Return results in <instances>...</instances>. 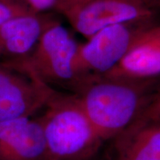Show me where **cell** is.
<instances>
[{
    "label": "cell",
    "mask_w": 160,
    "mask_h": 160,
    "mask_svg": "<svg viewBox=\"0 0 160 160\" xmlns=\"http://www.w3.org/2000/svg\"><path fill=\"white\" fill-rule=\"evenodd\" d=\"M160 90V77H97L77 92L82 107L103 141L112 139L143 113Z\"/></svg>",
    "instance_id": "1"
},
{
    "label": "cell",
    "mask_w": 160,
    "mask_h": 160,
    "mask_svg": "<svg viewBox=\"0 0 160 160\" xmlns=\"http://www.w3.org/2000/svg\"><path fill=\"white\" fill-rule=\"evenodd\" d=\"M41 122L47 145L46 160H88L101 147L99 137L79 97L57 92Z\"/></svg>",
    "instance_id": "2"
},
{
    "label": "cell",
    "mask_w": 160,
    "mask_h": 160,
    "mask_svg": "<svg viewBox=\"0 0 160 160\" xmlns=\"http://www.w3.org/2000/svg\"><path fill=\"white\" fill-rule=\"evenodd\" d=\"M155 18L108 26L79 44L73 60L77 91L86 82L103 76L123 59L142 33L155 25Z\"/></svg>",
    "instance_id": "3"
},
{
    "label": "cell",
    "mask_w": 160,
    "mask_h": 160,
    "mask_svg": "<svg viewBox=\"0 0 160 160\" xmlns=\"http://www.w3.org/2000/svg\"><path fill=\"white\" fill-rule=\"evenodd\" d=\"M56 93L23 62L0 60V122L30 117Z\"/></svg>",
    "instance_id": "4"
},
{
    "label": "cell",
    "mask_w": 160,
    "mask_h": 160,
    "mask_svg": "<svg viewBox=\"0 0 160 160\" xmlns=\"http://www.w3.org/2000/svg\"><path fill=\"white\" fill-rule=\"evenodd\" d=\"M78 46L79 43L56 18L45 29L29 57L19 61L26 64L51 87L60 85L76 89L77 81L73 60Z\"/></svg>",
    "instance_id": "5"
},
{
    "label": "cell",
    "mask_w": 160,
    "mask_h": 160,
    "mask_svg": "<svg viewBox=\"0 0 160 160\" xmlns=\"http://www.w3.org/2000/svg\"><path fill=\"white\" fill-rule=\"evenodd\" d=\"M148 0H92L64 15L73 29L91 37L108 26L155 17Z\"/></svg>",
    "instance_id": "6"
},
{
    "label": "cell",
    "mask_w": 160,
    "mask_h": 160,
    "mask_svg": "<svg viewBox=\"0 0 160 160\" xmlns=\"http://www.w3.org/2000/svg\"><path fill=\"white\" fill-rule=\"evenodd\" d=\"M55 19L50 13L29 11L5 22L0 26V60L19 61L28 57Z\"/></svg>",
    "instance_id": "7"
},
{
    "label": "cell",
    "mask_w": 160,
    "mask_h": 160,
    "mask_svg": "<svg viewBox=\"0 0 160 160\" xmlns=\"http://www.w3.org/2000/svg\"><path fill=\"white\" fill-rule=\"evenodd\" d=\"M47 145L39 120L19 117L0 122V160H46Z\"/></svg>",
    "instance_id": "8"
},
{
    "label": "cell",
    "mask_w": 160,
    "mask_h": 160,
    "mask_svg": "<svg viewBox=\"0 0 160 160\" xmlns=\"http://www.w3.org/2000/svg\"><path fill=\"white\" fill-rule=\"evenodd\" d=\"M111 140V160H160V118L140 116Z\"/></svg>",
    "instance_id": "9"
},
{
    "label": "cell",
    "mask_w": 160,
    "mask_h": 160,
    "mask_svg": "<svg viewBox=\"0 0 160 160\" xmlns=\"http://www.w3.org/2000/svg\"><path fill=\"white\" fill-rule=\"evenodd\" d=\"M102 77L128 79L160 77V24L156 23L142 33L123 59Z\"/></svg>",
    "instance_id": "10"
},
{
    "label": "cell",
    "mask_w": 160,
    "mask_h": 160,
    "mask_svg": "<svg viewBox=\"0 0 160 160\" xmlns=\"http://www.w3.org/2000/svg\"><path fill=\"white\" fill-rule=\"evenodd\" d=\"M31 11L17 0H0V26L8 20Z\"/></svg>",
    "instance_id": "11"
},
{
    "label": "cell",
    "mask_w": 160,
    "mask_h": 160,
    "mask_svg": "<svg viewBox=\"0 0 160 160\" xmlns=\"http://www.w3.org/2000/svg\"><path fill=\"white\" fill-rule=\"evenodd\" d=\"M31 11L36 13H50L55 11L57 0H17Z\"/></svg>",
    "instance_id": "12"
},
{
    "label": "cell",
    "mask_w": 160,
    "mask_h": 160,
    "mask_svg": "<svg viewBox=\"0 0 160 160\" xmlns=\"http://www.w3.org/2000/svg\"><path fill=\"white\" fill-rule=\"evenodd\" d=\"M91 1L92 0H57L55 11L64 16L68 12L78 8Z\"/></svg>",
    "instance_id": "13"
},
{
    "label": "cell",
    "mask_w": 160,
    "mask_h": 160,
    "mask_svg": "<svg viewBox=\"0 0 160 160\" xmlns=\"http://www.w3.org/2000/svg\"><path fill=\"white\" fill-rule=\"evenodd\" d=\"M140 116L160 118V90Z\"/></svg>",
    "instance_id": "14"
},
{
    "label": "cell",
    "mask_w": 160,
    "mask_h": 160,
    "mask_svg": "<svg viewBox=\"0 0 160 160\" xmlns=\"http://www.w3.org/2000/svg\"><path fill=\"white\" fill-rule=\"evenodd\" d=\"M148 1L151 4L152 6L154 7L155 8H160V0H148Z\"/></svg>",
    "instance_id": "15"
},
{
    "label": "cell",
    "mask_w": 160,
    "mask_h": 160,
    "mask_svg": "<svg viewBox=\"0 0 160 160\" xmlns=\"http://www.w3.org/2000/svg\"><path fill=\"white\" fill-rule=\"evenodd\" d=\"M108 160H111V159H110V158H109L108 157Z\"/></svg>",
    "instance_id": "16"
}]
</instances>
